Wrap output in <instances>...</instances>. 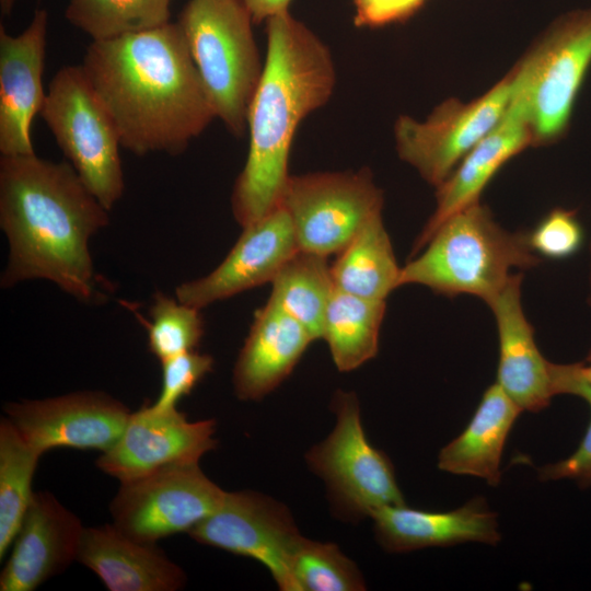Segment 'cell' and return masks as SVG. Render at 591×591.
Listing matches in <instances>:
<instances>
[{
    "label": "cell",
    "mask_w": 591,
    "mask_h": 591,
    "mask_svg": "<svg viewBox=\"0 0 591 591\" xmlns=\"http://www.w3.org/2000/svg\"><path fill=\"white\" fill-rule=\"evenodd\" d=\"M108 213L68 161L1 155L0 227L9 242L1 287L45 279L82 303L101 302L111 287L89 243Z\"/></svg>",
    "instance_id": "cell-1"
},
{
    "label": "cell",
    "mask_w": 591,
    "mask_h": 591,
    "mask_svg": "<svg viewBox=\"0 0 591 591\" xmlns=\"http://www.w3.org/2000/svg\"><path fill=\"white\" fill-rule=\"evenodd\" d=\"M80 66L132 154H181L216 119L177 22L92 42Z\"/></svg>",
    "instance_id": "cell-2"
},
{
    "label": "cell",
    "mask_w": 591,
    "mask_h": 591,
    "mask_svg": "<svg viewBox=\"0 0 591 591\" xmlns=\"http://www.w3.org/2000/svg\"><path fill=\"white\" fill-rule=\"evenodd\" d=\"M265 23L264 70L247 115L248 151L231 195L242 228L280 205L296 131L328 103L336 85L331 49L310 27L289 10Z\"/></svg>",
    "instance_id": "cell-3"
},
{
    "label": "cell",
    "mask_w": 591,
    "mask_h": 591,
    "mask_svg": "<svg viewBox=\"0 0 591 591\" xmlns=\"http://www.w3.org/2000/svg\"><path fill=\"white\" fill-rule=\"evenodd\" d=\"M422 250L401 268L399 287L420 285L445 297L474 296L486 304L513 269H532L542 262L526 232L508 231L480 201L443 221Z\"/></svg>",
    "instance_id": "cell-4"
},
{
    "label": "cell",
    "mask_w": 591,
    "mask_h": 591,
    "mask_svg": "<svg viewBox=\"0 0 591 591\" xmlns=\"http://www.w3.org/2000/svg\"><path fill=\"white\" fill-rule=\"evenodd\" d=\"M177 24L216 118L234 137L244 136L264 70L248 10L242 0H189Z\"/></svg>",
    "instance_id": "cell-5"
},
{
    "label": "cell",
    "mask_w": 591,
    "mask_h": 591,
    "mask_svg": "<svg viewBox=\"0 0 591 591\" xmlns=\"http://www.w3.org/2000/svg\"><path fill=\"white\" fill-rule=\"evenodd\" d=\"M590 67L591 8H584L556 18L512 68L511 102L522 111L533 146L567 135Z\"/></svg>",
    "instance_id": "cell-6"
},
{
    "label": "cell",
    "mask_w": 591,
    "mask_h": 591,
    "mask_svg": "<svg viewBox=\"0 0 591 591\" xmlns=\"http://www.w3.org/2000/svg\"><path fill=\"white\" fill-rule=\"evenodd\" d=\"M58 147L89 190L108 211L125 189L115 124L81 66L60 68L39 113Z\"/></svg>",
    "instance_id": "cell-7"
},
{
    "label": "cell",
    "mask_w": 591,
    "mask_h": 591,
    "mask_svg": "<svg viewBox=\"0 0 591 591\" xmlns=\"http://www.w3.org/2000/svg\"><path fill=\"white\" fill-rule=\"evenodd\" d=\"M332 403L334 429L305 459L324 480L337 513L357 520L385 506L404 505L390 459L366 437L356 394L338 391Z\"/></svg>",
    "instance_id": "cell-8"
},
{
    "label": "cell",
    "mask_w": 591,
    "mask_h": 591,
    "mask_svg": "<svg viewBox=\"0 0 591 591\" xmlns=\"http://www.w3.org/2000/svg\"><path fill=\"white\" fill-rule=\"evenodd\" d=\"M383 204L372 172L362 167L290 174L279 206L290 217L299 250L328 257L344 250Z\"/></svg>",
    "instance_id": "cell-9"
},
{
    "label": "cell",
    "mask_w": 591,
    "mask_h": 591,
    "mask_svg": "<svg viewBox=\"0 0 591 591\" xmlns=\"http://www.w3.org/2000/svg\"><path fill=\"white\" fill-rule=\"evenodd\" d=\"M512 92L509 71L482 96L470 102L445 100L425 120L399 116L394 124L399 159L437 187L502 118L511 103Z\"/></svg>",
    "instance_id": "cell-10"
},
{
    "label": "cell",
    "mask_w": 591,
    "mask_h": 591,
    "mask_svg": "<svg viewBox=\"0 0 591 591\" xmlns=\"http://www.w3.org/2000/svg\"><path fill=\"white\" fill-rule=\"evenodd\" d=\"M224 494L198 463L176 465L120 483L109 512L126 534L157 543L188 533L218 508Z\"/></svg>",
    "instance_id": "cell-11"
},
{
    "label": "cell",
    "mask_w": 591,
    "mask_h": 591,
    "mask_svg": "<svg viewBox=\"0 0 591 591\" xmlns=\"http://www.w3.org/2000/svg\"><path fill=\"white\" fill-rule=\"evenodd\" d=\"M188 534L200 544L260 563L280 590L299 591L291 561L302 535L281 502L254 490L225 491L218 508Z\"/></svg>",
    "instance_id": "cell-12"
},
{
    "label": "cell",
    "mask_w": 591,
    "mask_h": 591,
    "mask_svg": "<svg viewBox=\"0 0 591 591\" xmlns=\"http://www.w3.org/2000/svg\"><path fill=\"white\" fill-rule=\"evenodd\" d=\"M4 413L42 455L56 448L104 452L118 440L131 414L120 401L97 391L8 403Z\"/></svg>",
    "instance_id": "cell-13"
},
{
    "label": "cell",
    "mask_w": 591,
    "mask_h": 591,
    "mask_svg": "<svg viewBox=\"0 0 591 591\" xmlns=\"http://www.w3.org/2000/svg\"><path fill=\"white\" fill-rule=\"evenodd\" d=\"M216 421H190L177 408L157 409L149 404L131 412L118 440L95 464L120 483L162 468L199 463L217 445Z\"/></svg>",
    "instance_id": "cell-14"
},
{
    "label": "cell",
    "mask_w": 591,
    "mask_h": 591,
    "mask_svg": "<svg viewBox=\"0 0 591 591\" xmlns=\"http://www.w3.org/2000/svg\"><path fill=\"white\" fill-rule=\"evenodd\" d=\"M298 250L290 217L278 206L244 227L225 258L208 275L176 287L175 296L184 303L202 309L271 282Z\"/></svg>",
    "instance_id": "cell-15"
},
{
    "label": "cell",
    "mask_w": 591,
    "mask_h": 591,
    "mask_svg": "<svg viewBox=\"0 0 591 591\" xmlns=\"http://www.w3.org/2000/svg\"><path fill=\"white\" fill-rule=\"evenodd\" d=\"M48 13L37 9L26 28L9 34L0 25V153H35L32 125L40 113L46 92L43 73Z\"/></svg>",
    "instance_id": "cell-16"
},
{
    "label": "cell",
    "mask_w": 591,
    "mask_h": 591,
    "mask_svg": "<svg viewBox=\"0 0 591 591\" xmlns=\"http://www.w3.org/2000/svg\"><path fill=\"white\" fill-rule=\"evenodd\" d=\"M84 526L48 491L34 493L0 575L1 591H33L78 558Z\"/></svg>",
    "instance_id": "cell-17"
},
{
    "label": "cell",
    "mask_w": 591,
    "mask_h": 591,
    "mask_svg": "<svg viewBox=\"0 0 591 591\" xmlns=\"http://www.w3.org/2000/svg\"><path fill=\"white\" fill-rule=\"evenodd\" d=\"M523 274L514 273L487 305L495 316L499 360L497 383L523 412L537 413L555 394L552 362L541 354L521 301Z\"/></svg>",
    "instance_id": "cell-18"
},
{
    "label": "cell",
    "mask_w": 591,
    "mask_h": 591,
    "mask_svg": "<svg viewBox=\"0 0 591 591\" xmlns=\"http://www.w3.org/2000/svg\"><path fill=\"white\" fill-rule=\"evenodd\" d=\"M530 146H533L530 126L519 106L511 102L497 125L436 187V208L416 237L412 256L422 250L443 221L480 201L482 193L498 171Z\"/></svg>",
    "instance_id": "cell-19"
},
{
    "label": "cell",
    "mask_w": 591,
    "mask_h": 591,
    "mask_svg": "<svg viewBox=\"0 0 591 591\" xmlns=\"http://www.w3.org/2000/svg\"><path fill=\"white\" fill-rule=\"evenodd\" d=\"M77 560L109 591H176L186 583L183 569L155 543L137 540L114 523L84 528Z\"/></svg>",
    "instance_id": "cell-20"
},
{
    "label": "cell",
    "mask_w": 591,
    "mask_h": 591,
    "mask_svg": "<svg viewBox=\"0 0 591 591\" xmlns=\"http://www.w3.org/2000/svg\"><path fill=\"white\" fill-rule=\"evenodd\" d=\"M370 518L376 540L393 553L467 542L495 545L500 541L497 514L483 498L445 512L418 510L405 503L385 506Z\"/></svg>",
    "instance_id": "cell-21"
},
{
    "label": "cell",
    "mask_w": 591,
    "mask_h": 591,
    "mask_svg": "<svg viewBox=\"0 0 591 591\" xmlns=\"http://www.w3.org/2000/svg\"><path fill=\"white\" fill-rule=\"evenodd\" d=\"M312 334L271 301L257 310L233 368V389L243 401H257L292 372Z\"/></svg>",
    "instance_id": "cell-22"
},
{
    "label": "cell",
    "mask_w": 591,
    "mask_h": 591,
    "mask_svg": "<svg viewBox=\"0 0 591 591\" xmlns=\"http://www.w3.org/2000/svg\"><path fill=\"white\" fill-rule=\"evenodd\" d=\"M521 412L497 382L491 384L464 431L441 449L438 467L498 485L502 450Z\"/></svg>",
    "instance_id": "cell-23"
},
{
    "label": "cell",
    "mask_w": 591,
    "mask_h": 591,
    "mask_svg": "<svg viewBox=\"0 0 591 591\" xmlns=\"http://www.w3.org/2000/svg\"><path fill=\"white\" fill-rule=\"evenodd\" d=\"M397 265L382 211L371 216L331 265L335 289L370 300H384L399 287Z\"/></svg>",
    "instance_id": "cell-24"
},
{
    "label": "cell",
    "mask_w": 591,
    "mask_h": 591,
    "mask_svg": "<svg viewBox=\"0 0 591 591\" xmlns=\"http://www.w3.org/2000/svg\"><path fill=\"white\" fill-rule=\"evenodd\" d=\"M385 310L384 300L334 290L326 309L322 338L339 371L355 370L375 357Z\"/></svg>",
    "instance_id": "cell-25"
},
{
    "label": "cell",
    "mask_w": 591,
    "mask_h": 591,
    "mask_svg": "<svg viewBox=\"0 0 591 591\" xmlns=\"http://www.w3.org/2000/svg\"><path fill=\"white\" fill-rule=\"evenodd\" d=\"M268 299L322 338L324 317L335 290L327 256L298 250L271 280Z\"/></svg>",
    "instance_id": "cell-26"
},
{
    "label": "cell",
    "mask_w": 591,
    "mask_h": 591,
    "mask_svg": "<svg viewBox=\"0 0 591 591\" xmlns=\"http://www.w3.org/2000/svg\"><path fill=\"white\" fill-rule=\"evenodd\" d=\"M42 456L7 418L0 421V559L18 533L35 491L32 480Z\"/></svg>",
    "instance_id": "cell-27"
},
{
    "label": "cell",
    "mask_w": 591,
    "mask_h": 591,
    "mask_svg": "<svg viewBox=\"0 0 591 591\" xmlns=\"http://www.w3.org/2000/svg\"><path fill=\"white\" fill-rule=\"evenodd\" d=\"M172 0H70L65 16L92 38L106 40L170 23Z\"/></svg>",
    "instance_id": "cell-28"
},
{
    "label": "cell",
    "mask_w": 591,
    "mask_h": 591,
    "mask_svg": "<svg viewBox=\"0 0 591 591\" xmlns=\"http://www.w3.org/2000/svg\"><path fill=\"white\" fill-rule=\"evenodd\" d=\"M299 591H361L366 582L357 565L329 542L299 540L291 561Z\"/></svg>",
    "instance_id": "cell-29"
},
{
    "label": "cell",
    "mask_w": 591,
    "mask_h": 591,
    "mask_svg": "<svg viewBox=\"0 0 591 591\" xmlns=\"http://www.w3.org/2000/svg\"><path fill=\"white\" fill-rule=\"evenodd\" d=\"M199 308L157 292L146 321L148 347L160 361L196 350L204 335Z\"/></svg>",
    "instance_id": "cell-30"
},
{
    "label": "cell",
    "mask_w": 591,
    "mask_h": 591,
    "mask_svg": "<svg viewBox=\"0 0 591 591\" xmlns=\"http://www.w3.org/2000/svg\"><path fill=\"white\" fill-rule=\"evenodd\" d=\"M555 394L582 397L591 408V385L580 375L579 363H552ZM542 480L569 478L582 486H591V421L578 449L567 459L540 468Z\"/></svg>",
    "instance_id": "cell-31"
},
{
    "label": "cell",
    "mask_w": 591,
    "mask_h": 591,
    "mask_svg": "<svg viewBox=\"0 0 591 591\" xmlns=\"http://www.w3.org/2000/svg\"><path fill=\"white\" fill-rule=\"evenodd\" d=\"M526 235L532 251L549 259L571 257L580 251L584 240L577 211L563 207L551 210Z\"/></svg>",
    "instance_id": "cell-32"
},
{
    "label": "cell",
    "mask_w": 591,
    "mask_h": 591,
    "mask_svg": "<svg viewBox=\"0 0 591 591\" xmlns=\"http://www.w3.org/2000/svg\"><path fill=\"white\" fill-rule=\"evenodd\" d=\"M162 386L152 406L160 410L177 408L176 404L212 370L213 358L198 351L184 352L160 361Z\"/></svg>",
    "instance_id": "cell-33"
},
{
    "label": "cell",
    "mask_w": 591,
    "mask_h": 591,
    "mask_svg": "<svg viewBox=\"0 0 591 591\" xmlns=\"http://www.w3.org/2000/svg\"><path fill=\"white\" fill-rule=\"evenodd\" d=\"M357 27H382L415 15L427 0H349Z\"/></svg>",
    "instance_id": "cell-34"
},
{
    "label": "cell",
    "mask_w": 591,
    "mask_h": 591,
    "mask_svg": "<svg viewBox=\"0 0 591 591\" xmlns=\"http://www.w3.org/2000/svg\"><path fill=\"white\" fill-rule=\"evenodd\" d=\"M254 24L266 22L269 18L288 11L291 0H242Z\"/></svg>",
    "instance_id": "cell-35"
},
{
    "label": "cell",
    "mask_w": 591,
    "mask_h": 591,
    "mask_svg": "<svg viewBox=\"0 0 591 591\" xmlns=\"http://www.w3.org/2000/svg\"><path fill=\"white\" fill-rule=\"evenodd\" d=\"M579 373L591 385V363H579Z\"/></svg>",
    "instance_id": "cell-36"
},
{
    "label": "cell",
    "mask_w": 591,
    "mask_h": 591,
    "mask_svg": "<svg viewBox=\"0 0 591 591\" xmlns=\"http://www.w3.org/2000/svg\"><path fill=\"white\" fill-rule=\"evenodd\" d=\"M16 0H0V9L3 15H9L15 4Z\"/></svg>",
    "instance_id": "cell-37"
},
{
    "label": "cell",
    "mask_w": 591,
    "mask_h": 591,
    "mask_svg": "<svg viewBox=\"0 0 591 591\" xmlns=\"http://www.w3.org/2000/svg\"><path fill=\"white\" fill-rule=\"evenodd\" d=\"M588 302L591 305V245H590V270H589V293H588Z\"/></svg>",
    "instance_id": "cell-38"
},
{
    "label": "cell",
    "mask_w": 591,
    "mask_h": 591,
    "mask_svg": "<svg viewBox=\"0 0 591 591\" xmlns=\"http://www.w3.org/2000/svg\"><path fill=\"white\" fill-rule=\"evenodd\" d=\"M587 363H591V351L589 352V355L587 357Z\"/></svg>",
    "instance_id": "cell-39"
}]
</instances>
